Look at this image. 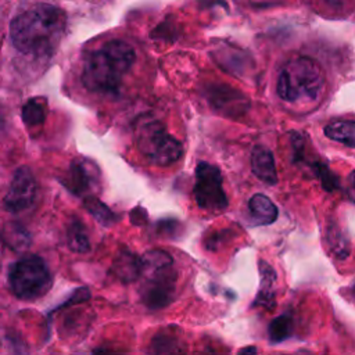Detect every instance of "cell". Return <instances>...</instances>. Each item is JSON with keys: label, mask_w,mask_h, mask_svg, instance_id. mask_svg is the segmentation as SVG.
I'll list each match as a JSON object with an SVG mask.
<instances>
[{"label": "cell", "mask_w": 355, "mask_h": 355, "mask_svg": "<svg viewBox=\"0 0 355 355\" xmlns=\"http://www.w3.org/2000/svg\"><path fill=\"white\" fill-rule=\"evenodd\" d=\"M135 50L123 40L114 39L90 51L83 61L82 82L90 92L111 93L135 62Z\"/></svg>", "instance_id": "obj_2"}, {"label": "cell", "mask_w": 355, "mask_h": 355, "mask_svg": "<svg viewBox=\"0 0 355 355\" xmlns=\"http://www.w3.org/2000/svg\"><path fill=\"white\" fill-rule=\"evenodd\" d=\"M22 121L28 126H36L44 122L46 119V103L42 100L32 98L26 101L22 107Z\"/></svg>", "instance_id": "obj_19"}, {"label": "cell", "mask_w": 355, "mask_h": 355, "mask_svg": "<svg viewBox=\"0 0 355 355\" xmlns=\"http://www.w3.org/2000/svg\"><path fill=\"white\" fill-rule=\"evenodd\" d=\"M324 75L320 65L309 57H295L284 64L279 73L276 90L287 103L313 101L323 90Z\"/></svg>", "instance_id": "obj_3"}, {"label": "cell", "mask_w": 355, "mask_h": 355, "mask_svg": "<svg viewBox=\"0 0 355 355\" xmlns=\"http://www.w3.org/2000/svg\"><path fill=\"white\" fill-rule=\"evenodd\" d=\"M92 355H125L122 351L111 349V348H96Z\"/></svg>", "instance_id": "obj_25"}, {"label": "cell", "mask_w": 355, "mask_h": 355, "mask_svg": "<svg viewBox=\"0 0 355 355\" xmlns=\"http://www.w3.org/2000/svg\"><path fill=\"white\" fill-rule=\"evenodd\" d=\"M248 209L257 225H270L277 219L279 215L275 202L262 193H255L248 200Z\"/></svg>", "instance_id": "obj_14"}, {"label": "cell", "mask_w": 355, "mask_h": 355, "mask_svg": "<svg viewBox=\"0 0 355 355\" xmlns=\"http://www.w3.org/2000/svg\"><path fill=\"white\" fill-rule=\"evenodd\" d=\"M85 207L101 225L110 226L115 222L114 212L105 204H103L100 200H97L96 197L86 198L85 200Z\"/></svg>", "instance_id": "obj_21"}, {"label": "cell", "mask_w": 355, "mask_h": 355, "mask_svg": "<svg viewBox=\"0 0 355 355\" xmlns=\"http://www.w3.org/2000/svg\"><path fill=\"white\" fill-rule=\"evenodd\" d=\"M251 171L263 183L273 186L277 183L275 157L265 146H255L251 151Z\"/></svg>", "instance_id": "obj_12"}, {"label": "cell", "mask_w": 355, "mask_h": 355, "mask_svg": "<svg viewBox=\"0 0 355 355\" xmlns=\"http://www.w3.org/2000/svg\"><path fill=\"white\" fill-rule=\"evenodd\" d=\"M8 283L17 298L33 301L47 294L53 277L47 263L40 257L28 255L10 266Z\"/></svg>", "instance_id": "obj_4"}, {"label": "cell", "mask_w": 355, "mask_h": 355, "mask_svg": "<svg viewBox=\"0 0 355 355\" xmlns=\"http://www.w3.org/2000/svg\"><path fill=\"white\" fill-rule=\"evenodd\" d=\"M37 194V182L33 172L28 166L15 171L7 194L4 197V208L10 212H21L29 208Z\"/></svg>", "instance_id": "obj_8"}, {"label": "cell", "mask_w": 355, "mask_h": 355, "mask_svg": "<svg viewBox=\"0 0 355 355\" xmlns=\"http://www.w3.org/2000/svg\"><path fill=\"white\" fill-rule=\"evenodd\" d=\"M258 268H259V277H261V284L259 290L257 293V297L252 302V306H261L268 311H272L275 308V297H276V282L277 276L275 269L265 261L259 259L258 261Z\"/></svg>", "instance_id": "obj_11"}, {"label": "cell", "mask_w": 355, "mask_h": 355, "mask_svg": "<svg viewBox=\"0 0 355 355\" xmlns=\"http://www.w3.org/2000/svg\"><path fill=\"white\" fill-rule=\"evenodd\" d=\"M208 101L212 108L226 116H240L248 107L250 101L240 92L229 86H214L208 90Z\"/></svg>", "instance_id": "obj_9"}, {"label": "cell", "mask_w": 355, "mask_h": 355, "mask_svg": "<svg viewBox=\"0 0 355 355\" xmlns=\"http://www.w3.org/2000/svg\"><path fill=\"white\" fill-rule=\"evenodd\" d=\"M68 245L75 252H87L90 250L89 236L80 220H72L67 227Z\"/></svg>", "instance_id": "obj_17"}, {"label": "cell", "mask_w": 355, "mask_h": 355, "mask_svg": "<svg viewBox=\"0 0 355 355\" xmlns=\"http://www.w3.org/2000/svg\"><path fill=\"white\" fill-rule=\"evenodd\" d=\"M327 12H344L355 6V0H313Z\"/></svg>", "instance_id": "obj_23"}, {"label": "cell", "mask_w": 355, "mask_h": 355, "mask_svg": "<svg viewBox=\"0 0 355 355\" xmlns=\"http://www.w3.org/2000/svg\"><path fill=\"white\" fill-rule=\"evenodd\" d=\"M324 136L349 148H355V121H334L324 126Z\"/></svg>", "instance_id": "obj_16"}, {"label": "cell", "mask_w": 355, "mask_h": 355, "mask_svg": "<svg viewBox=\"0 0 355 355\" xmlns=\"http://www.w3.org/2000/svg\"><path fill=\"white\" fill-rule=\"evenodd\" d=\"M111 272L123 283H132L141 276V259L129 250H121L112 262Z\"/></svg>", "instance_id": "obj_13"}, {"label": "cell", "mask_w": 355, "mask_h": 355, "mask_svg": "<svg viewBox=\"0 0 355 355\" xmlns=\"http://www.w3.org/2000/svg\"><path fill=\"white\" fill-rule=\"evenodd\" d=\"M150 355H187V344L175 326L159 329L151 338Z\"/></svg>", "instance_id": "obj_10"}, {"label": "cell", "mask_w": 355, "mask_h": 355, "mask_svg": "<svg viewBox=\"0 0 355 355\" xmlns=\"http://www.w3.org/2000/svg\"><path fill=\"white\" fill-rule=\"evenodd\" d=\"M293 318L290 315H280L275 318L268 327L270 343H282L293 334Z\"/></svg>", "instance_id": "obj_18"}, {"label": "cell", "mask_w": 355, "mask_h": 355, "mask_svg": "<svg viewBox=\"0 0 355 355\" xmlns=\"http://www.w3.org/2000/svg\"><path fill=\"white\" fill-rule=\"evenodd\" d=\"M222 183V173L216 165L205 161L198 162L196 166V182L193 187L196 204L211 212L225 211L229 205V200Z\"/></svg>", "instance_id": "obj_6"}, {"label": "cell", "mask_w": 355, "mask_h": 355, "mask_svg": "<svg viewBox=\"0 0 355 355\" xmlns=\"http://www.w3.org/2000/svg\"><path fill=\"white\" fill-rule=\"evenodd\" d=\"M326 241H327V245H329L330 251H333L337 258L344 259V258L348 257V254H349L348 240L343 236L341 230L337 226H329L327 227Z\"/></svg>", "instance_id": "obj_20"}, {"label": "cell", "mask_w": 355, "mask_h": 355, "mask_svg": "<svg viewBox=\"0 0 355 355\" xmlns=\"http://www.w3.org/2000/svg\"><path fill=\"white\" fill-rule=\"evenodd\" d=\"M65 29V14L50 4H36L18 14L10 25L14 47L28 55H47Z\"/></svg>", "instance_id": "obj_1"}, {"label": "cell", "mask_w": 355, "mask_h": 355, "mask_svg": "<svg viewBox=\"0 0 355 355\" xmlns=\"http://www.w3.org/2000/svg\"><path fill=\"white\" fill-rule=\"evenodd\" d=\"M351 293L355 295V283H354V286H352V288H351Z\"/></svg>", "instance_id": "obj_27"}, {"label": "cell", "mask_w": 355, "mask_h": 355, "mask_svg": "<svg viewBox=\"0 0 355 355\" xmlns=\"http://www.w3.org/2000/svg\"><path fill=\"white\" fill-rule=\"evenodd\" d=\"M347 193H348V198L355 204V169L349 173L348 176V189H347Z\"/></svg>", "instance_id": "obj_24"}, {"label": "cell", "mask_w": 355, "mask_h": 355, "mask_svg": "<svg viewBox=\"0 0 355 355\" xmlns=\"http://www.w3.org/2000/svg\"><path fill=\"white\" fill-rule=\"evenodd\" d=\"M237 355H257V347L255 345H248V347H243Z\"/></svg>", "instance_id": "obj_26"}, {"label": "cell", "mask_w": 355, "mask_h": 355, "mask_svg": "<svg viewBox=\"0 0 355 355\" xmlns=\"http://www.w3.org/2000/svg\"><path fill=\"white\" fill-rule=\"evenodd\" d=\"M139 151L154 165L168 166L183 155L182 143L175 139L158 121L144 122L136 133Z\"/></svg>", "instance_id": "obj_5"}, {"label": "cell", "mask_w": 355, "mask_h": 355, "mask_svg": "<svg viewBox=\"0 0 355 355\" xmlns=\"http://www.w3.org/2000/svg\"><path fill=\"white\" fill-rule=\"evenodd\" d=\"M144 283L140 288V297L143 304L150 309H161L168 306L173 297L176 288V270L173 263L143 269Z\"/></svg>", "instance_id": "obj_7"}, {"label": "cell", "mask_w": 355, "mask_h": 355, "mask_svg": "<svg viewBox=\"0 0 355 355\" xmlns=\"http://www.w3.org/2000/svg\"><path fill=\"white\" fill-rule=\"evenodd\" d=\"M90 164L87 161H73L68 171V178L65 179V186L75 194L85 193L92 183Z\"/></svg>", "instance_id": "obj_15"}, {"label": "cell", "mask_w": 355, "mask_h": 355, "mask_svg": "<svg viewBox=\"0 0 355 355\" xmlns=\"http://www.w3.org/2000/svg\"><path fill=\"white\" fill-rule=\"evenodd\" d=\"M313 171H315V175L318 176L322 187L326 190V191H334L338 189L340 186V179L338 176L324 164H320V162H315L312 165Z\"/></svg>", "instance_id": "obj_22"}]
</instances>
